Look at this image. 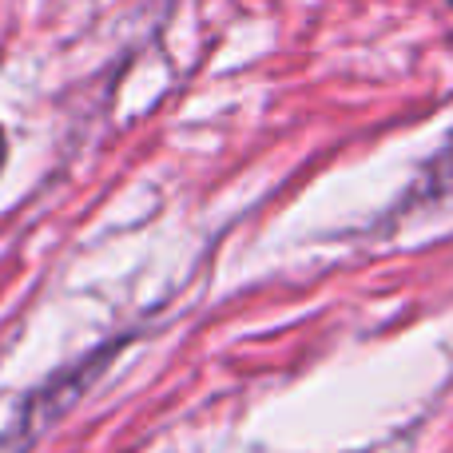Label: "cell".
<instances>
[{"label":"cell","instance_id":"6da1fadb","mask_svg":"<svg viewBox=\"0 0 453 453\" xmlns=\"http://www.w3.org/2000/svg\"><path fill=\"white\" fill-rule=\"evenodd\" d=\"M0 167H4V132H0Z\"/></svg>","mask_w":453,"mask_h":453}]
</instances>
